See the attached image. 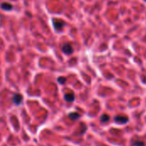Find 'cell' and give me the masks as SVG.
I'll use <instances>...</instances> for the list:
<instances>
[{
  "instance_id": "cell-4",
  "label": "cell",
  "mask_w": 146,
  "mask_h": 146,
  "mask_svg": "<svg viewBox=\"0 0 146 146\" xmlns=\"http://www.w3.org/2000/svg\"><path fill=\"white\" fill-rule=\"evenodd\" d=\"M0 7H1L2 9L6 10V11H9V10L13 9V5L11 3H2Z\"/></svg>"
},
{
  "instance_id": "cell-11",
  "label": "cell",
  "mask_w": 146,
  "mask_h": 146,
  "mask_svg": "<svg viewBox=\"0 0 146 146\" xmlns=\"http://www.w3.org/2000/svg\"><path fill=\"white\" fill-rule=\"evenodd\" d=\"M144 1H145V2H146V0H144Z\"/></svg>"
},
{
  "instance_id": "cell-7",
  "label": "cell",
  "mask_w": 146,
  "mask_h": 146,
  "mask_svg": "<svg viewBox=\"0 0 146 146\" xmlns=\"http://www.w3.org/2000/svg\"><path fill=\"white\" fill-rule=\"evenodd\" d=\"M80 117V115L77 114V113H71L69 115V118H71L72 120H76Z\"/></svg>"
},
{
  "instance_id": "cell-10",
  "label": "cell",
  "mask_w": 146,
  "mask_h": 146,
  "mask_svg": "<svg viewBox=\"0 0 146 146\" xmlns=\"http://www.w3.org/2000/svg\"><path fill=\"white\" fill-rule=\"evenodd\" d=\"M57 80H58V82H59L60 84H64L65 81H66V78H64V77H59V78L57 79Z\"/></svg>"
},
{
  "instance_id": "cell-1",
  "label": "cell",
  "mask_w": 146,
  "mask_h": 146,
  "mask_svg": "<svg viewBox=\"0 0 146 146\" xmlns=\"http://www.w3.org/2000/svg\"><path fill=\"white\" fill-rule=\"evenodd\" d=\"M52 23H53V27L55 28L56 31H61L63 27L65 26V22L62 20H59V19H53L52 20Z\"/></svg>"
},
{
  "instance_id": "cell-5",
  "label": "cell",
  "mask_w": 146,
  "mask_h": 146,
  "mask_svg": "<svg viewBox=\"0 0 146 146\" xmlns=\"http://www.w3.org/2000/svg\"><path fill=\"white\" fill-rule=\"evenodd\" d=\"M21 101H22V96H21V94H15V95L13 97V102H14L16 105L20 104L21 103Z\"/></svg>"
},
{
  "instance_id": "cell-8",
  "label": "cell",
  "mask_w": 146,
  "mask_h": 146,
  "mask_svg": "<svg viewBox=\"0 0 146 146\" xmlns=\"http://www.w3.org/2000/svg\"><path fill=\"white\" fill-rule=\"evenodd\" d=\"M101 121H102L103 122H107V121H110V116H109L108 115H102V117H101Z\"/></svg>"
},
{
  "instance_id": "cell-9",
  "label": "cell",
  "mask_w": 146,
  "mask_h": 146,
  "mask_svg": "<svg viewBox=\"0 0 146 146\" xmlns=\"http://www.w3.org/2000/svg\"><path fill=\"white\" fill-rule=\"evenodd\" d=\"M133 146H145V143L142 142V141H135L133 143Z\"/></svg>"
},
{
  "instance_id": "cell-2",
  "label": "cell",
  "mask_w": 146,
  "mask_h": 146,
  "mask_svg": "<svg viewBox=\"0 0 146 146\" xmlns=\"http://www.w3.org/2000/svg\"><path fill=\"white\" fill-rule=\"evenodd\" d=\"M62 51L66 54V55H71L74 52V48L71 44L69 43H65L62 46Z\"/></svg>"
},
{
  "instance_id": "cell-6",
  "label": "cell",
  "mask_w": 146,
  "mask_h": 146,
  "mask_svg": "<svg viewBox=\"0 0 146 146\" xmlns=\"http://www.w3.org/2000/svg\"><path fill=\"white\" fill-rule=\"evenodd\" d=\"M64 98H65L66 101H68V102H74V93H67Z\"/></svg>"
},
{
  "instance_id": "cell-3",
  "label": "cell",
  "mask_w": 146,
  "mask_h": 146,
  "mask_svg": "<svg viewBox=\"0 0 146 146\" xmlns=\"http://www.w3.org/2000/svg\"><path fill=\"white\" fill-rule=\"evenodd\" d=\"M115 121L120 124H125L127 122H128V117L126 115H117L115 117Z\"/></svg>"
}]
</instances>
